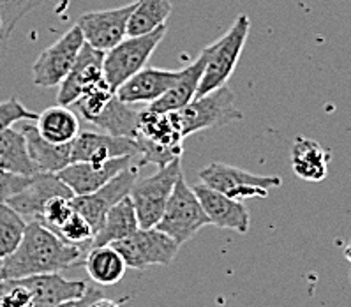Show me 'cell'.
Masks as SVG:
<instances>
[{
	"instance_id": "30",
	"label": "cell",
	"mask_w": 351,
	"mask_h": 307,
	"mask_svg": "<svg viewBox=\"0 0 351 307\" xmlns=\"http://www.w3.org/2000/svg\"><path fill=\"white\" fill-rule=\"evenodd\" d=\"M32 13L29 5H0V64L4 62L9 50V39L27 14Z\"/></svg>"
},
{
	"instance_id": "8",
	"label": "cell",
	"mask_w": 351,
	"mask_h": 307,
	"mask_svg": "<svg viewBox=\"0 0 351 307\" xmlns=\"http://www.w3.org/2000/svg\"><path fill=\"white\" fill-rule=\"evenodd\" d=\"M112 245L122 254L128 269L136 270L169 265L180 249V245L173 238L157 228H140L131 237Z\"/></svg>"
},
{
	"instance_id": "16",
	"label": "cell",
	"mask_w": 351,
	"mask_h": 307,
	"mask_svg": "<svg viewBox=\"0 0 351 307\" xmlns=\"http://www.w3.org/2000/svg\"><path fill=\"white\" fill-rule=\"evenodd\" d=\"M193 189H195L210 224L223 230H233L240 235H245L249 232L251 216H249L247 207L240 199L215 191V189L205 186L203 182L195 186Z\"/></svg>"
},
{
	"instance_id": "32",
	"label": "cell",
	"mask_w": 351,
	"mask_h": 307,
	"mask_svg": "<svg viewBox=\"0 0 351 307\" xmlns=\"http://www.w3.org/2000/svg\"><path fill=\"white\" fill-rule=\"evenodd\" d=\"M75 198V196H73ZM73 198H66V196H55V198L48 199V204L45 205L39 223L45 224L46 228L57 233L58 228L73 216L75 212V205H73Z\"/></svg>"
},
{
	"instance_id": "19",
	"label": "cell",
	"mask_w": 351,
	"mask_h": 307,
	"mask_svg": "<svg viewBox=\"0 0 351 307\" xmlns=\"http://www.w3.org/2000/svg\"><path fill=\"white\" fill-rule=\"evenodd\" d=\"M20 131L25 136L30 158L36 162L39 171H43V173H58L67 164H71V145L73 143H64V145L51 143V141L45 140L41 136L38 125L29 124L27 121L21 122Z\"/></svg>"
},
{
	"instance_id": "35",
	"label": "cell",
	"mask_w": 351,
	"mask_h": 307,
	"mask_svg": "<svg viewBox=\"0 0 351 307\" xmlns=\"http://www.w3.org/2000/svg\"><path fill=\"white\" fill-rule=\"evenodd\" d=\"M99 297H103V291H101L99 288H90V286H88L87 293L83 295V297H80V299L67 300V302L58 304V306H55V307H88V306H90L92 300L99 299Z\"/></svg>"
},
{
	"instance_id": "18",
	"label": "cell",
	"mask_w": 351,
	"mask_h": 307,
	"mask_svg": "<svg viewBox=\"0 0 351 307\" xmlns=\"http://www.w3.org/2000/svg\"><path fill=\"white\" fill-rule=\"evenodd\" d=\"M208 51L207 48H203L202 53L198 55L195 62L189 64L186 69H182L178 73L177 84L166 92L165 96H161L157 101L149 104V110L152 112H161V113H169V112H178L182 110L186 104H189L191 101L196 97V92H198L199 82H202L203 71H205V64H207Z\"/></svg>"
},
{
	"instance_id": "24",
	"label": "cell",
	"mask_w": 351,
	"mask_h": 307,
	"mask_svg": "<svg viewBox=\"0 0 351 307\" xmlns=\"http://www.w3.org/2000/svg\"><path fill=\"white\" fill-rule=\"evenodd\" d=\"M138 121L140 112L132 110L131 104L120 101L119 96L113 94L106 106L92 119L90 124L113 136L138 138Z\"/></svg>"
},
{
	"instance_id": "28",
	"label": "cell",
	"mask_w": 351,
	"mask_h": 307,
	"mask_svg": "<svg viewBox=\"0 0 351 307\" xmlns=\"http://www.w3.org/2000/svg\"><path fill=\"white\" fill-rule=\"evenodd\" d=\"M27 221L8 204H0V260L13 254L25 235Z\"/></svg>"
},
{
	"instance_id": "20",
	"label": "cell",
	"mask_w": 351,
	"mask_h": 307,
	"mask_svg": "<svg viewBox=\"0 0 351 307\" xmlns=\"http://www.w3.org/2000/svg\"><path fill=\"white\" fill-rule=\"evenodd\" d=\"M138 230H140V223H138L136 210H134L131 196H125L124 199H120L119 204L108 210L99 230L95 232L94 238H92L90 249L124 241V238L131 237L132 233H136Z\"/></svg>"
},
{
	"instance_id": "26",
	"label": "cell",
	"mask_w": 351,
	"mask_h": 307,
	"mask_svg": "<svg viewBox=\"0 0 351 307\" xmlns=\"http://www.w3.org/2000/svg\"><path fill=\"white\" fill-rule=\"evenodd\" d=\"M38 129L45 140L64 145L73 143L75 138L80 134V121L75 112H71L69 106H51L38 116Z\"/></svg>"
},
{
	"instance_id": "36",
	"label": "cell",
	"mask_w": 351,
	"mask_h": 307,
	"mask_svg": "<svg viewBox=\"0 0 351 307\" xmlns=\"http://www.w3.org/2000/svg\"><path fill=\"white\" fill-rule=\"evenodd\" d=\"M88 307H122L120 306L119 302H117V300H112V299H106V297H99V299H95V300H92L90 302V306Z\"/></svg>"
},
{
	"instance_id": "34",
	"label": "cell",
	"mask_w": 351,
	"mask_h": 307,
	"mask_svg": "<svg viewBox=\"0 0 351 307\" xmlns=\"http://www.w3.org/2000/svg\"><path fill=\"white\" fill-rule=\"evenodd\" d=\"M32 177H25V175H16L11 173V171L0 170V204H8L9 198H13L14 195L23 191V189L29 186Z\"/></svg>"
},
{
	"instance_id": "27",
	"label": "cell",
	"mask_w": 351,
	"mask_h": 307,
	"mask_svg": "<svg viewBox=\"0 0 351 307\" xmlns=\"http://www.w3.org/2000/svg\"><path fill=\"white\" fill-rule=\"evenodd\" d=\"M171 9V0H136L129 16L128 36H141L166 25Z\"/></svg>"
},
{
	"instance_id": "31",
	"label": "cell",
	"mask_w": 351,
	"mask_h": 307,
	"mask_svg": "<svg viewBox=\"0 0 351 307\" xmlns=\"http://www.w3.org/2000/svg\"><path fill=\"white\" fill-rule=\"evenodd\" d=\"M113 94H115V92H113L112 88H110V85L103 79L99 85H95L90 90L85 92V94L76 101L75 106L78 108L80 115H82L87 122H90L92 119L106 106V103L112 99Z\"/></svg>"
},
{
	"instance_id": "12",
	"label": "cell",
	"mask_w": 351,
	"mask_h": 307,
	"mask_svg": "<svg viewBox=\"0 0 351 307\" xmlns=\"http://www.w3.org/2000/svg\"><path fill=\"white\" fill-rule=\"evenodd\" d=\"M132 8L134 4L85 13L78 18L76 25L82 30L87 45L101 51H108L128 38V23Z\"/></svg>"
},
{
	"instance_id": "25",
	"label": "cell",
	"mask_w": 351,
	"mask_h": 307,
	"mask_svg": "<svg viewBox=\"0 0 351 307\" xmlns=\"http://www.w3.org/2000/svg\"><path fill=\"white\" fill-rule=\"evenodd\" d=\"M0 170L25 177L41 173L30 158L27 140L20 129L9 127L0 131Z\"/></svg>"
},
{
	"instance_id": "29",
	"label": "cell",
	"mask_w": 351,
	"mask_h": 307,
	"mask_svg": "<svg viewBox=\"0 0 351 307\" xmlns=\"http://www.w3.org/2000/svg\"><path fill=\"white\" fill-rule=\"evenodd\" d=\"M57 235L62 241H66L67 244H73V245H78L82 247L85 253H88L90 249V242L94 238L95 232L92 228V224L88 223L82 214L78 212H73V216L66 221V223L58 228Z\"/></svg>"
},
{
	"instance_id": "33",
	"label": "cell",
	"mask_w": 351,
	"mask_h": 307,
	"mask_svg": "<svg viewBox=\"0 0 351 307\" xmlns=\"http://www.w3.org/2000/svg\"><path fill=\"white\" fill-rule=\"evenodd\" d=\"M38 113L32 112L18 97H11L0 103V131L13 127V124L23 121H38Z\"/></svg>"
},
{
	"instance_id": "15",
	"label": "cell",
	"mask_w": 351,
	"mask_h": 307,
	"mask_svg": "<svg viewBox=\"0 0 351 307\" xmlns=\"http://www.w3.org/2000/svg\"><path fill=\"white\" fill-rule=\"evenodd\" d=\"M55 196H66V198H73V191L66 186L57 173H36L30 179L29 186L14 195L13 198H9L8 205L20 214L27 223L30 221L41 219L43 208L48 204V199L55 198Z\"/></svg>"
},
{
	"instance_id": "37",
	"label": "cell",
	"mask_w": 351,
	"mask_h": 307,
	"mask_svg": "<svg viewBox=\"0 0 351 307\" xmlns=\"http://www.w3.org/2000/svg\"><path fill=\"white\" fill-rule=\"evenodd\" d=\"M344 254H346V258L351 262V242L346 245V249H344Z\"/></svg>"
},
{
	"instance_id": "21",
	"label": "cell",
	"mask_w": 351,
	"mask_h": 307,
	"mask_svg": "<svg viewBox=\"0 0 351 307\" xmlns=\"http://www.w3.org/2000/svg\"><path fill=\"white\" fill-rule=\"evenodd\" d=\"M330 152L309 138L298 136L291 145V168L298 179L319 182L328 173Z\"/></svg>"
},
{
	"instance_id": "13",
	"label": "cell",
	"mask_w": 351,
	"mask_h": 307,
	"mask_svg": "<svg viewBox=\"0 0 351 307\" xmlns=\"http://www.w3.org/2000/svg\"><path fill=\"white\" fill-rule=\"evenodd\" d=\"M104 79V51L83 45L75 66L71 67L69 75L58 85L57 104L71 106L75 104L85 92L99 85Z\"/></svg>"
},
{
	"instance_id": "2",
	"label": "cell",
	"mask_w": 351,
	"mask_h": 307,
	"mask_svg": "<svg viewBox=\"0 0 351 307\" xmlns=\"http://www.w3.org/2000/svg\"><path fill=\"white\" fill-rule=\"evenodd\" d=\"M171 113L177 119L184 138L205 131V129L223 127V125L244 119L242 112L237 108L235 94L228 85L215 88L205 96L195 97L182 110Z\"/></svg>"
},
{
	"instance_id": "9",
	"label": "cell",
	"mask_w": 351,
	"mask_h": 307,
	"mask_svg": "<svg viewBox=\"0 0 351 307\" xmlns=\"http://www.w3.org/2000/svg\"><path fill=\"white\" fill-rule=\"evenodd\" d=\"M83 45H85L83 34L75 23L62 38L48 46L36 58L32 66L34 84L45 88L58 87L64 82V78L69 75L71 67L75 66Z\"/></svg>"
},
{
	"instance_id": "5",
	"label": "cell",
	"mask_w": 351,
	"mask_h": 307,
	"mask_svg": "<svg viewBox=\"0 0 351 307\" xmlns=\"http://www.w3.org/2000/svg\"><path fill=\"white\" fill-rule=\"evenodd\" d=\"M207 224H210V221L203 210L195 189L186 182L184 175H180L156 228L173 238L178 245H182Z\"/></svg>"
},
{
	"instance_id": "17",
	"label": "cell",
	"mask_w": 351,
	"mask_h": 307,
	"mask_svg": "<svg viewBox=\"0 0 351 307\" xmlns=\"http://www.w3.org/2000/svg\"><path fill=\"white\" fill-rule=\"evenodd\" d=\"M180 71L159 69V67H143L136 75L117 88V96L128 104L154 103L165 96L169 88L177 84Z\"/></svg>"
},
{
	"instance_id": "14",
	"label": "cell",
	"mask_w": 351,
	"mask_h": 307,
	"mask_svg": "<svg viewBox=\"0 0 351 307\" xmlns=\"http://www.w3.org/2000/svg\"><path fill=\"white\" fill-rule=\"evenodd\" d=\"M136 154H140V143L136 138L80 131L71 145V162H106L110 159Z\"/></svg>"
},
{
	"instance_id": "22",
	"label": "cell",
	"mask_w": 351,
	"mask_h": 307,
	"mask_svg": "<svg viewBox=\"0 0 351 307\" xmlns=\"http://www.w3.org/2000/svg\"><path fill=\"white\" fill-rule=\"evenodd\" d=\"M138 138L165 149H182L184 141L173 113L152 112L149 108L140 112Z\"/></svg>"
},
{
	"instance_id": "7",
	"label": "cell",
	"mask_w": 351,
	"mask_h": 307,
	"mask_svg": "<svg viewBox=\"0 0 351 307\" xmlns=\"http://www.w3.org/2000/svg\"><path fill=\"white\" fill-rule=\"evenodd\" d=\"M199 179L205 186L240 201L245 198H267L270 189H276L282 184L281 177L276 175L249 173L219 161L210 162L207 168H203L199 171Z\"/></svg>"
},
{
	"instance_id": "6",
	"label": "cell",
	"mask_w": 351,
	"mask_h": 307,
	"mask_svg": "<svg viewBox=\"0 0 351 307\" xmlns=\"http://www.w3.org/2000/svg\"><path fill=\"white\" fill-rule=\"evenodd\" d=\"M180 175H182V162L177 159L159 168L157 173L150 175L140 182L138 180L134 182L129 196L136 210L140 228H156L165 214L166 204Z\"/></svg>"
},
{
	"instance_id": "38",
	"label": "cell",
	"mask_w": 351,
	"mask_h": 307,
	"mask_svg": "<svg viewBox=\"0 0 351 307\" xmlns=\"http://www.w3.org/2000/svg\"><path fill=\"white\" fill-rule=\"evenodd\" d=\"M0 263H2V260H0ZM0 281H2V278H0Z\"/></svg>"
},
{
	"instance_id": "10",
	"label": "cell",
	"mask_w": 351,
	"mask_h": 307,
	"mask_svg": "<svg viewBox=\"0 0 351 307\" xmlns=\"http://www.w3.org/2000/svg\"><path fill=\"white\" fill-rule=\"evenodd\" d=\"M140 164H132L128 170L113 177L110 182L101 186L97 191L90 193V195L75 196L73 198V205L78 214H82L88 223L92 224L94 232H97L103 223L104 216L108 210L117 205L120 199H124L125 196L131 195V189L134 182L138 180V173H140Z\"/></svg>"
},
{
	"instance_id": "11",
	"label": "cell",
	"mask_w": 351,
	"mask_h": 307,
	"mask_svg": "<svg viewBox=\"0 0 351 307\" xmlns=\"http://www.w3.org/2000/svg\"><path fill=\"white\" fill-rule=\"evenodd\" d=\"M132 164H140V154L110 159L106 162H71L64 170L58 171V177L66 182L75 196L90 195L101 186L128 170Z\"/></svg>"
},
{
	"instance_id": "1",
	"label": "cell",
	"mask_w": 351,
	"mask_h": 307,
	"mask_svg": "<svg viewBox=\"0 0 351 307\" xmlns=\"http://www.w3.org/2000/svg\"><path fill=\"white\" fill-rule=\"evenodd\" d=\"M85 254L82 247L67 244L45 224L30 221L18 249L0 263V278L23 279L62 272L80 263L83 265Z\"/></svg>"
},
{
	"instance_id": "23",
	"label": "cell",
	"mask_w": 351,
	"mask_h": 307,
	"mask_svg": "<svg viewBox=\"0 0 351 307\" xmlns=\"http://www.w3.org/2000/svg\"><path fill=\"white\" fill-rule=\"evenodd\" d=\"M83 265L87 269V274L90 279L101 286H113L125 275V260L122 254L110 245H99L92 247L83 260Z\"/></svg>"
},
{
	"instance_id": "4",
	"label": "cell",
	"mask_w": 351,
	"mask_h": 307,
	"mask_svg": "<svg viewBox=\"0 0 351 307\" xmlns=\"http://www.w3.org/2000/svg\"><path fill=\"white\" fill-rule=\"evenodd\" d=\"M166 25L141 36H128L113 46L112 50L104 51V82L113 92L125 84L138 71L147 67L152 53L166 36Z\"/></svg>"
},
{
	"instance_id": "3",
	"label": "cell",
	"mask_w": 351,
	"mask_h": 307,
	"mask_svg": "<svg viewBox=\"0 0 351 307\" xmlns=\"http://www.w3.org/2000/svg\"><path fill=\"white\" fill-rule=\"evenodd\" d=\"M249 30H251L249 16L247 14H239V18L233 21V25L228 29L223 38L217 39L214 45L207 46L208 58L196 97L205 96L208 92L224 87L228 84V79L233 75V71L239 64L242 50H244L245 41L249 38Z\"/></svg>"
}]
</instances>
